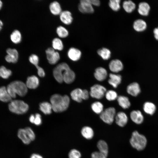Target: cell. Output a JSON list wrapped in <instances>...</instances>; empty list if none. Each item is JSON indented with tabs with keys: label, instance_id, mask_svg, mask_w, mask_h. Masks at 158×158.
Wrapping results in <instances>:
<instances>
[{
	"label": "cell",
	"instance_id": "cell-1",
	"mask_svg": "<svg viewBox=\"0 0 158 158\" xmlns=\"http://www.w3.org/2000/svg\"><path fill=\"white\" fill-rule=\"evenodd\" d=\"M54 76L59 83L63 81L67 84L72 83L75 80V74L66 63L63 62L58 65L53 71Z\"/></svg>",
	"mask_w": 158,
	"mask_h": 158
},
{
	"label": "cell",
	"instance_id": "cell-2",
	"mask_svg": "<svg viewBox=\"0 0 158 158\" xmlns=\"http://www.w3.org/2000/svg\"><path fill=\"white\" fill-rule=\"evenodd\" d=\"M50 101L52 110L55 112L59 113L64 111L67 109L70 99L68 95L55 94L51 97Z\"/></svg>",
	"mask_w": 158,
	"mask_h": 158
},
{
	"label": "cell",
	"instance_id": "cell-3",
	"mask_svg": "<svg viewBox=\"0 0 158 158\" xmlns=\"http://www.w3.org/2000/svg\"><path fill=\"white\" fill-rule=\"evenodd\" d=\"M6 89L12 98H15L17 94L21 97L25 96L28 92V88L26 84L19 80L11 82L8 85Z\"/></svg>",
	"mask_w": 158,
	"mask_h": 158
},
{
	"label": "cell",
	"instance_id": "cell-4",
	"mask_svg": "<svg viewBox=\"0 0 158 158\" xmlns=\"http://www.w3.org/2000/svg\"><path fill=\"white\" fill-rule=\"evenodd\" d=\"M130 142L133 147L138 151H141L145 148L147 140L145 136L135 131L132 133Z\"/></svg>",
	"mask_w": 158,
	"mask_h": 158
},
{
	"label": "cell",
	"instance_id": "cell-5",
	"mask_svg": "<svg viewBox=\"0 0 158 158\" xmlns=\"http://www.w3.org/2000/svg\"><path fill=\"white\" fill-rule=\"evenodd\" d=\"M8 105V108L11 112L18 114L26 113L28 110V105L22 100H14L11 101Z\"/></svg>",
	"mask_w": 158,
	"mask_h": 158
},
{
	"label": "cell",
	"instance_id": "cell-6",
	"mask_svg": "<svg viewBox=\"0 0 158 158\" xmlns=\"http://www.w3.org/2000/svg\"><path fill=\"white\" fill-rule=\"evenodd\" d=\"M115 109L113 107H109L105 109L100 114V118L105 123L111 124L116 115Z\"/></svg>",
	"mask_w": 158,
	"mask_h": 158
},
{
	"label": "cell",
	"instance_id": "cell-7",
	"mask_svg": "<svg viewBox=\"0 0 158 158\" xmlns=\"http://www.w3.org/2000/svg\"><path fill=\"white\" fill-rule=\"evenodd\" d=\"M107 91L106 88L98 84L94 85L90 88V95L92 98L97 99H102Z\"/></svg>",
	"mask_w": 158,
	"mask_h": 158
},
{
	"label": "cell",
	"instance_id": "cell-8",
	"mask_svg": "<svg viewBox=\"0 0 158 158\" xmlns=\"http://www.w3.org/2000/svg\"><path fill=\"white\" fill-rule=\"evenodd\" d=\"M47 58L49 63L54 64L56 63L60 59L59 53L55 51L52 47L48 48L45 51Z\"/></svg>",
	"mask_w": 158,
	"mask_h": 158
},
{
	"label": "cell",
	"instance_id": "cell-9",
	"mask_svg": "<svg viewBox=\"0 0 158 158\" xmlns=\"http://www.w3.org/2000/svg\"><path fill=\"white\" fill-rule=\"evenodd\" d=\"M79 10L83 13H92L94 12L92 5L89 0H81L78 5Z\"/></svg>",
	"mask_w": 158,
	"mask_h": 158
},
{
	"label": "cell",
	"instance_id": "cell-10",
	"mask_svg": "<svg viewBox=\"0 0 158 158\" xmlns=\"http://www.w3.org/2000/svg\"><path fill=\"white\" fill-rule=\"evenodd\" d=\"M6 52L7 54L5 56V59L7 62L12 63H15L17 62L19 54L17 49L8 48L6 50Z\"/></svg>",
	"mask_w": 158,
	"mask_h": 158
},
{
	"label": "cell",
	"instance_id": "cell-11",
	"mask_svg": "<svg viewBox=\"0 0 158 158\" xmlns=\"http://www.w3.org/2000/svg\"><path fill=\"white\" fill-rule=\"evenodd\" d=\"M109 66L110 70L114 73H118L121 71L123 68L122 63L118 59L111 60L110 62Z\"/></svg>",
	"mask_w": 158,
	"mask_h": 158
},
{
	"label": "cell",
	"instance_id": "cell-12",
	"mask_svg": "<svg viewBox=\"0 0 158 158\" xmlns=\"http://www.w3.org/2000/svg\"><path fill=\"white\" fill-rule=\"evenodd\" d=\"M115 119L116 123L118 126L123 127L127 124L128 121V117L125 113L120 111L116 114Z\"/></svg>",
	"mask_w": 158,
	"mask_h": 158
},
{
	"label": "cell",
	"instance_id": "cell-13",
	"mask_svg": "<svg viewBox=\"0 0 158 158\" xmlns=\"http://www.w3.org/2000/svg\"><path fill=\"white\" fill-rule=\"evenodd\" d=\"M81 52L79 49L75 48H70L68 51V56L70 59L73 61H78L81 56Z\"/></svg>",
	"mask_w": 158,
	"mask_h": 158
},
{
	"label": "cell",
	"instance_id": "cell-14",
	"mask_svg": "<svg viewBox=\"0 0 158 158\" xmlns=\"http://www.w3.org/2000/svg\"><path fill=\"white\" fill-rule=\"evenodd\" d=\"M107 72L106 70L102 67L96 68L94 73V76L97 80L99 81L104 80L107 78Z\"/></svg>",
	"mask_w": 158,
	"mask_h": 158
},
{
	"label": "cell",
	"instance_id": "cell-15",
	"mask_svg": "<svg viewBox=\"0 0 158 158\" xmlns=\"http://www.w3.org/2000/svg\"><path fill=\"white\" fill-rule=\"evenodd\" d=\"M60 19L64 24L68 25L71 24L73 18L71 13L68 10L62 11L59 15Z\"/></svg>",
	"mask_w": 158,
	"mask_h": 158
},
{
	"label": "cell",
	"instance_id": "cell-16",
	"mask_svg": "<svg viewBox=\"0 0 158 158\" xmlns=\"http://www.w3.org/2000/svg\"><path fill=\"white\" fill-rule=\"evenodd\" d=\"M127 91L129 95L135 97L140 93L141 90L139 84L136 82H134L128 86Z\"/></svg>",
	"mask_w": 158,
	"mask_h": 158
},
{
	"label": "cell",
	"instance_id": "cell-17",
	"mask_svg": "<svg viewBox=\"0 0 158 158\" xmlns=\"http://www.w3.org/2000/svg\"><path fill=\"white\" fill-rule=\"evenodd\" d=\"M108 83L113 87L116 88L121 82L122 77L119 74L111 73L109 75Z\"/></svg>",
	"mask_w": 158,
	"mask_h": 158
},
{
	"label": "cell",
	"instance_id": "cell-18",
	"mask_svg": "<svg viewBox=\"0 0 158 158\" xmlns=\"http://www.w3.org/2000/svg\"><path fill=\"white\" fill-rule=\"evenodd\" d=\"M130 117L131 120L137 124H140L144 120V117L139 110H133L130 113Z\"/></svg>",
	"mask_w": 158,
	"mask_h": 158
},
{
	"label": "cell",
	"instance_id": "cell-19",
	"mask_svg": "<svg viewBox=\"0 0 158 158\" xmlns=\"http://www.w3.org/2000/svg\"><path fill=\"white\" fill-rule=\"evenodd\" d=\"M39 84L38 78L35 75H33L27 78L26 85L28 88L35 89L37 88Z\"/></svg>",
	"mask_w": 158,
	"mask_h": 158
},
{
	"label": "cell",
	"instance_id": "cell-20",
	"mask_svg": "<svg viewBox=\"0 0 158 158\" xmlns=\"http://www.w3.org/2000/svg\"><path fill=\"white\" fill-rule=\"evenodd\" d=\"M138 12L140 15L146 16H147L150 10V6L147 2H143L139 3L138 5Z\"/></svg>",
	"mask_w": 158,
	"mask_h": 158
},
{
	"label": "cell",
	"instance_id": "cell-21",
	"mask_svg": "<svg viewBox=\"0 0 158 158\" xmlns=\"http://www.w3.org/2000/svg\"><path fill=\"white\" fill-rule=\"evenodd\" d=\"M133 28L136 31L141 32L144 31L147 27L146 22L141 19H137L134 22L133 24Z\"/></svg>",
	"mask_w": 158,
	"mask_h": 158
},
{
	"label": "cell",
	"instance_id": "cell-22",
	"mask_svg": "<svg viewBox=\"0 0 158 158\" xmlns=\"http://www.w3.org/2000/svg\"><path fill=\"white\" fill-rule=\"evenodd\" d=\"M49 9L53 15H60L62 11L60 4L56 1L51 2L49 4Z\"/></svg>",
	"mask_w": 158,
	"mask_h": 158
},
{
	"label": "cell",
	"instance_id": "cell-23",
	"mask_svg": "<svg viewBox=\"0 0 158 158\" xmlns=\"http://www.w3.org/2000/svg\"><path fill=\"white\" fill-rule=\"evenodd\" d=\"M83 90L79 88L73 90L70 94L71 98L77 102H81L83 100Z\"/></svg>",
	"mask_w": 158,
	"mask_h": 158
},
{
	"label": "cell",
	"instance_id": "cell-24",
	"mask_svg": "<svg viewBox=\"0 0 158 158\" xmlns=\"http://www.w3.org/2000/svg\"><path fill=\"white\" fill-rule=\"evenodd\" d=\"M117 101L119 105L123 109L128 108L130 106V103L128 98L125 96H118Z\"/></svg>",
	"mask_w": 158,
	"mask_h": 158
},
{
	"label": "cell",
	"instance_id": "cell-25",
	"mask_svg": "<svg viewBox=\"0 0 158 158\" xmlns=\"http://www.w3.org/2000/svg\"><path fill=\"white\" fill-rule=\"evenodd\" d=\"M12 98L8 93L4 86L0 87V100L4 102H11Z\"/></svg>",
	"mask_w": 158,
	"mask_h": 158
},
{
	"label": "cell",
	"instance_id": "cell-26",
	"mask_svg": "<svg viewBox=\"0 0 158 158\" xmlns=\"http://www.w3.org/2000/svg\"><path fill=\"white\" fill-rule=\"evenodd\" d=\"M81 132L82 135L88 140L91 139L94 136L93 130L92 128L89 126H85L83 127Z\"/></svg>",
	"mask_w": 158,
	"mask_h": 158
},
{
	"label": "cell",
	"instance_id": "cell-27",
	"mask_svg": "<svg viewBox=\"0 0 158 158\" xmlns=\"http://www.w3.org/2000/svg\"><path fill=\"white\" fill-rule=\"evenodd\" d=\"M39 108L40 110L46 115L51 114L52 109L51 103L47 102L41 103L39 104Z\"/></svg>",
	"mask_w": 158,
	"mask_h": 158
},
{
	"label": "cell",
	"instance_id": "cell-28",
	"mask_svg": "<svg viewBox=\"0 0 158 158\" xmlns=\"http://www.w3.org/2000/svg\"><path fill=\"white\" fill-rule=\"evenodd\" d=\"M143 109L146 114L150 115H153L156 110L155 105L150 102H145L143 106Z\"/></svg>",
	"mask_w": 158,
	"mask_h": 158
},
{
	"label": "cell",
	"instance_id": "cell-29",
	"mask_svg": "<svg viewBox=\"0 0 158 158\" xmlns=\"http://www.w3.org/2000/svg\"><path fill=\"white\" fill-rule=\"evenodd\" d=\"M18 137L25 144H29L31 141L27 135L25 128H21L18 130Z\"/></svg>",
	"mask_w": 158,
	"mask_h": 158
},
{
	"label": "cell",
	"instance_id": "cell-30",
	"mask_svg": "<svg viewBox=\"0 0 158 158\" xmlns=\"http://www.w3.org/2000/svg\"><path fill=\"white\" fill-rule=\"evenodd\" d=\"M10 38L11 41L14 44L20 43L22 40V35L20 32L18 30H15L11 34Z\"/></svg>",
	"mask_w": 158,
	"mask_h": 158
},
{
	"label": "cell",
	"instance_id": "cell-31",
	"mask_svg": "<svg viewBox=\"0 0 158 158\" xmlns=\"http://www.w3.org/2000/svg\"><path fill=\"white\" fill-rule=\"evenodd\" d=\"M123 7L126 12L130 13L135 10L136 5L135 4L131 1H125L123 3Z\"/></svg>",
	"mask_w": 158,
	"mask_h": 158
},
{
	"label": "cell",
	"instance_id": "cell-32",
	"mask_svg": "<svg viewBox=\"0 0 158 158\" xmlns=\"http://www.w3.org/2000/svg\"><path fill=\"white\" fill-rule=\"evenodd\" d=\"M97 146L99 151L107 156L108 153V145L104 140H100L97 143Z\"/></svg>",
	"mask_w": 158,
	"mask_h": 158
},
{
	"label": "cell",
	"instance_id": "cell-33",
	"mask_svg": "<svg viewBox=\"0 0 158 158\" xmlns=\"http://www.w3.org/2000/svg\"><path fill=\"white\" fill-rule=\"evenodd\" d=\"M98 54L104 60L109 59L111 56V52L108 49L103 48L98 49L97 51Z\"/></svg>",
	"mask_w": 158,
	"mask_h": 158
},
{
	"label": "cell",
	"instance_id": "cell-34",
	"mask_svg": "<svg viewBox=\"0 0 158 158\" xmlns=\"http://www.w3.org/2000/svg\"><path fill=\"white\" fill-rule=\"evenodd\" d=\"M103 108L102 104L98 101L93 102L91 105V108L93 111L98 114H100L103 111Z\"/></svg>",
	"mask_w": 158,
	"mask_h": 158
},
{
	"label": "cell",
	"instance_id": "cell-35",
	"mask_svg": "<svg viewBox=\"0 0 158 158\" xmlns=\"http://www.w3.org/2000/svg\"><path fill=\"white\" fill-rule=\"evenodd\" d=\"M52 48L55 50L61 51L63 48V45L62 40L59 38H55L52 41Z\"/></svg>",
	"mask_w": 158,
	"mask_h": 158
},
{
	"label": "cell",
	"instance_id": "cell-36",
	"mask_svg": "<svg viewBox=\"0 0 158 158\" xmlns=\"http://www.w3.org/2000/svg\"><path fill=\"white\" fill-rule=\"evenodd\" d=\"M56 32L60 37L64 38L66 37L68 35V32L67 30L62 26H59L56 29Z\"/></svg>",
	"mask_w": 158,
	"mask_h": 158
},
{
	"label": "cell",
	"instance_id": "cell-37",
	"mask_svg": "<svg viewBox=\"0 0 158 158\" xmlns=\"http://www.w3.org/2000/svg\"><path fill=\"white\" fill-rule=\"evenodd\" d=\"M12 74L11 71L4 66L0 67V76L5 79L8 78Z\"/></svg>",
	"mask_w": 158,
	"mask_h": 158
},
{
	"label": "cell",
	"instance_id": "cell-38",
	"mask_svg": "<svg viewBox=\"0 0 158 158\" xmlns=\"http://www.w3.org/2000/svg\"><path fill=\"white\" fill-rule=\"evenodd\" d=\"M120 0H110L109 5L110 8L115 11H118L120 8Z\"/></svg>",
	"mask_w": 158,
	"mask_h": 158
},
{
	"label": "cell",
	"instance_id": "cell-39",
	"mask_svg": "<svg viewBox=\"0 0 158 158\" xmlns=\"http://www.w3.org/2000/svg\"><path fill=\"white\" fill-rule=\"evenodd\" d=\"M105 95L106 99L109 101L114 100L117 99L118 97L116 92L112 90L107 91Z\"/></svg>",
	"mask_w": 158,
	"mask_h": 158
},
{
	"label": "cell",
	"instance_id": "cell-40",
	"mask_svg": "<svg viewBox=\"0 0 158 158\" xmlns=\"http://www.w3.org/2000/svg\"><path fill=\"white\" fill-rule=\"evenodd\" d=\"M68 158H80L81 154L77 150L73 149L71 150L68 154Z\"/></svg>",
	"mask_w": 158,
	"mask_h": 158
},
{
	"label": "cell",
	"instance_id": "cell-41",
	"mask_svg": "<svg viewBox=\"0 0 158 158\" xmlns=\"http://www.w3.org/2000/svg\"><path fill=\"white\" fill-rule=\"evenodd\" d=\"M25 129L30 140L31 141L34 140L35 138V135L32 129L30 127H27Z\"/></svg>",
	"mask_w": 158,
	"mask_h": 158
},
{
	"label": "cell",
	"instance_id": "cell-42",
	"mask_svg": "<svg viewBox=\"0 0 158 158\" xmlns=\"http://www.w3.org/2000/svg\"><path fill=\"white\" fill-rule=\"evenodd\" d=\"M29 60L32 64L36 66L38 65L39 62V58L38 56L36 54H32L29 57Z\"/></svg>",
	"mask_w": 158,
	"mask_h": 158
},
{
	"label": "cell",
	"instance_id": "cell-43",
	"mask_svg": "<svg viewBox=\"0 0 158 158\" xmlns=\"http://www.w3.org/2000/svg\"><path fill=\"white\" fill-rule=\"evenodd\" d=\"M107 156L99 151L93 152L91 155V158H107Z\"/></svg>",
	"mask_w": 158,
	"mask_h": 158
},
{
	"label": "cell",
	"instance_id": "cell-44",
	"mask_svg": "<svg viewBox=\"0 0 158 158\" xmlns=\"http://www.w3.org/2000/svg\"><path fill=\"white\" fill-rule=\"evenodd\" d=\"M35 118L34 124L37 126L41 125L42 123L41 115L38 113L35 114Z\"/></svg>",
	"mask_w": 158,
	"mask_h": 158
},
{
	"label": "cell",
	"instance_id": "cell-45",
	"mask_svg": "<svg viewBox=\"0 0 158 158\" xmlns=\"http://www.w3.org/2000/svg\"><path fill=\"white\" fill-rule=\"evenodd\" d=\"M35 67L37 69L38 75L41 77H44L45 75V73L44 69L38 65H37Z\"/></svg>",
	"mask_w": 158,
	"mask_h": 158
},
{
	"label": "cell",
	"instance_id": "cell-46",
	"mask_svg": "<svg viewBox=\"0 0 158 158\" xmlns=\"http://www.w3.org/2000/svg\"><path fill=\"white\" fill-rule=\"evenodd\" d=\"M90 93L88 91L86 90L85 89L83 90L82 99L83 100H87L89 97Z\"/></svg>",
	"mask_w": 158,
	"mask_h": 158
},
{
	"label": "cell",
	"instance_id": "cell-47",
	"mask_svg": "<svg viewBox=\"0 0 158 158\" xmlns=\"http://www.w3.org/2000/svg\"><path fill=\"white\" fill-rule=\"evenodd\" d=\"M91 4L96 6H99L100 4V1L98 0H89Z\"/></svg>",
	"mask_w": 158,
	"mask_h": 158
},
{
	"label": "cell",
	"instance_id": "cell-48",
	"mask_svg": "<svg viewBox=\"0 0 158 158\" xmlns=\"http://www.w3.org/2000/svg\"><path fill=\"white\" fill-rule=\"evenodd\" d=\"M153 33L154 38L156 40H158V27L154 29Z\"/></svg>",
	"mask_w": 158,
	"mask_h": 158
},
{
	"label": "cell",
	"instance_id": "cell-49",
	"mask_svg": "<svg viewBox=\"0 0 158 158\" xmlns=\"http://www.w3.org/2000/svg\"><path fill=\"white\" fill-rule=\"evenodd\" d=\"M30 158H43V157L39 154L34 153L31 155Z\"/></svg>",
	"mask_w": 158,
	"mask_h": 158
},
{
	"label": "cell",
	"instance_id": "cell-50",
	"mask_svg": "<svg viewBox=\"0 0 158 158\" xmlns=\"http://www.w3.org/2000/svg\"><path fill=\"white\" fill-rule=\"evenodd\" d=\"M35 118V115L31 114L29 117V120L31 123H34Z\"/></svg>",
	"mask_w": 158,
	"mask_h": 158
},
{
	"label": "cell",
	"instance_id": "cell-51",
	"mask_svg": "<svg viewBox=\"0 0 158 158\" xmlns=\"http://www.w3.org/2000/svg\"><path fill=\"white\" fill-rule=\"evenodd\" d=\"M3 25V23L2 21L0 20V31L1 30L2 28V27Z\"/></svg>",
	"mask_w": 158,
	"mask_h": 158
},
{
	"label": "cell",
	"instance_id": "cell-52",
	"mask_svg": "<svg viewBox=\"0 0 158 158\" xmlns=\"http://www.w3.org/2000/svg\"><path fill=\"white\" fill-rule=\"evenodd\" d=\"M3 2L1 1L0 0V10L1 9L3 6Z\"/></svg>",
	"mask_w": 158,
	"mask_h": 158
}]
</instances>
